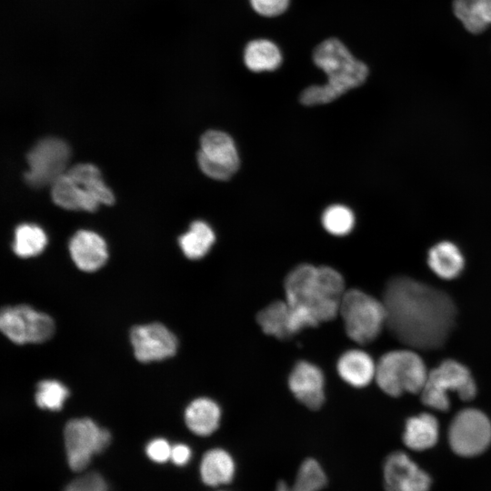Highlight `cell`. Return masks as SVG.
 <instances>
[{
  "instance_id": "obj_1",
  "label": "cell",
  "mask_w": 491,
  "mask_h": 491,
  "mask_svg": "<svg viewBox=\"0 0 491 491\" xmlns=\"http://www.w3.org/2000/svg\"><path fill=\"white\" fill-rule=\"evenodd\" d=\"M383 303L391 334L417 349H436L444 345L455 325L456 309L443 290L408 276L390 279Z\"/></svg>"
},
{
  "instance_id": "obj_2",
  "label": "cell",
  "mask_w": 491,
  "mask_h": 491,
  "mask_svg": "<svg viewBox=\"0 0 491 491\" xmlns=\"http://www.w3.org/2000/svg\"><path fill=\"white\" fill-rule=\"evenodd\" d=\"M286 301L309 314L317 324L333 320L338 314L345 290L342 275L327 266L301 264L293 268L284 283Z\"/></svg>"
},
{
  "instance_id": "obj_3",
  "label": "cell",
  "mask_w": 491,
  "mask_h": 491,
  "mask_svg": "<svg viewBox=\"0 0 491 491\" xmlns=\"http://www.w3.org/2000/svg\"><path fill=\"white\" fill-rule=\"evenodd\" d=\"M313 60L327 75L324 85L306 87L300 95L305 105L328 104L347 91L365 83L368 75L366 64L356 59L346 46L336 38H328L314 50Z\"/></svg>"
},
{
  "instance_id": "obj_4",
  "label": "cell",
  "mask_w": 491,
  "mask_h": 491,
  "mask_svg": "<svg viewBox=\"0 0 491 491\" xmlns=\"http://www.w3.org/2000/svg\"><path fill=\"white\" fill-rule=\"evenodd\" d=\"M427 375L418 354L412 350H394L379 359L375 380L383 392L396 397L405 393H420Z\"/></svg>"
},
{
  "instance_id": "obj_5",
  "label": "cell",
  "mask_w": 491,
  "mask_h": 491,
  "mask_svg": "<svg viewBox=\"0 0 491 491\" xmlns=\"http://www.w3.org/2000/svg\"><path fill=\"white\" fill-rule=\"evenodd\" d=\"M339 314L347 336L360 345L373 342L386 324L383 301L359 289L346 291Z\"/></svg>"
},
{
  "instance_id": "obj_6",
  "label": "cell",
  "mask_w": 491,
  "mask_h": 491,
  "mask_svg": "<svg viewBox=\"0 0 491 491\" xmlns=\"http://www.w3.org/2000/svg\"><path fill=\"white\" fill-rule=\"evenodd\" d=\"M449 393H456L464 401L473 399L476 394V385L470 371L453 359L443 361L428 372L420 392L423 404L439 411L449 409Z\"/></svg>"
},
{
  "instance_id": "obj_7",
  "label": "cell",
  "mask_w": 491,
  "mask_h": 491,
  "mask_svg": "<svg viewBox=\"0 0 491 491\" xmlns=\"http://www.w3.org/2000/svg\"><path fill=\"white\" fill-rule=\"evenodd\" d=\"M0 329L15 344H39L51 339L55 325L49 315L28 305H17L2 308Z\"/></svg>"
},
{
  "instance_id": "obj_8",
  "label": "cell",
  "mask_w": 491,
  "mask_h": 491,
  "mask_svg": "<svg viewBox=\"0 0 491 491\" xmlns=\"http://www.w3.org/2000/svg\"><path fill=\"white\" fill-rule=\"evenodd\" d=\"M67 462L74 471H82L92 456L103 452L110 444L111 435L87 417L69 420L64 429Z\"/></svg>"
},
{
  "instance_id": "obj_9",
  "label": "cell",
  "mask_w": 491,
  "mask_h": 491,
  "mask_svg": "<svg viewBox=\"0 0 491 491\" xmlns=\"http://www.w3.org/2000/svg\"><path fill=\"white\" fill-rule=\"evenodd\" d=\"M70 149L65 142L55 137L39 140L27 153L29 169L25 173V182L33 187L52 185L65 174Z\"/></svg>"
},
{
  "instance_id": "obj_10",
  "label": "cell",
  "mask_w": 491,
  "mask_h": 491,
  "mask_svg": "<svg viewBox=\"0 0 491 491\" xmlns=\"http://www.w3.org/2000/svg\"><path fill=\"white\" fill-rule=\"evenodd\" d=\"M448 440L453 451L459 456L478 455L491 443V421L478 409H463L450 424Z\"/></svg>"
},
{
  "instance_id": "obj_11",
  "label": "cell",
  "mask_w": 491,
  "mask_h": 491,
  "mask_svg": "<svg viewBox=\"0 0 491 491\" xmlns=\"http://www.w3.org/2000/svg\"><path fill=\"white\" fill-rule=\"evenodd\" d=\"M197 162L207 176L222 181L229 179L240 165L234 140L217 130H208L201 136Z\"/></svg>"
},
{
  "instance_id": "obj_12",
  "label": "cell",
  "mask_w": 491,
  "mask_h": 491,
  "mask_svg": "<svg viewBox=\"0 0 491 491\" xmlns=\"http://www.w3.org/2000/svg\"><path fill=\"white\" fill-rule=\"evenodd\" d=\"M130 342L135 357L142 363L172 357L178 347L175 334L158 322L133 326L130 330Z\"/></svg>"
},
{
  "instance_id": "obj_13",
  "label": "cell",
  "mask_w": 491,
  "mask_h": 491,
  "mask_svg": "<svg viewBox=\"0 0 491 491\" xmlns=\"http://www.w3.org/2000/svg\"><path fill=\"white\" fill-rule=\"evenodd\" d=\"M386 491H428L429 476L402 452L391 454L384 465Z\"/></svg>"
},
{
  "instance_id": "obj_14",
  "label": "cell",
  "mask_w": 491,
  "mask_h": 491,
  "mask_svg": "<svg viewBox=\"0 0 491 491\" xmlns=\"http://www.w3.org/2000/svg\"><path fill=\"white\" fill-rule=\"evenodd\" d=\"M325 376L316 365L302 360L292 368L288 387L293 396L306 407L319 409L325 402Z\"/></svg>"
},
{
  "instance_id": "obj_15",
  "label": "cell",
  "mask_w": 491,
  "mask_h": 491,
  "mask_svg": "<svg viewBox=\"0 0 491 491\" xmlns=\"http://www.w3.org/2000/svg\"><path fill=\"white\" fill-rule=\"evenodd\" d=\"M69 252L75 265L82 271L94 272L101 268L108 257L104 239L97 234L80 230L69 242Z\"/></svg>"
},
{
  "instance_id": "obj_16",
  "label": "cell",
  "mask_w": 491,
  "mask_h": 491,
  "mask_svg": "<svg viewBox=\"0 0 491 491\" xmlns=\"http://www.w3.org/2000/svg\"><path fill=\"white\" fill-rule=\"evenodd\" d=\"M376 364L366 351L354 348L344 352L336 362V371L347 385L361 388L376 376Z\"/></svg>"
},
{
  "instance_id": "obj_17",
  "label": "cell",
  "mask_w": 491,
  "mask_h": 491,
  "mask_svg": "<svg viewBox=\"0 0 491 491\" xmlns=\"http://www.w3.org/2000/svg\"><path fill=\"white\" fill-rule=\"evenodd\" d=\"M221 416L219 405L213 399L203 396L189 403L185 410L184 418L191 432L206 436L218 428Z\"/></svg>"
},
{
  "instance_id": "obj_18",
  "label": "cell",
  "mask_w": 491,
  "mask_h": 491,
  "mask_svg": "<svg viewBox=\"0 0 491 491\" xmlns=\"http://www.w3.org/2000/svg\"><path fill=\"white\" fill-rule=\"evenodd\" d=\"M51 186L53 201L65 209L93 212L99 205L93 195L78 185L66 173L59 176Z\"/></svg>"
},
{
  "instance_id": "obj_19",
  "label": "cell",
  "mask_w": 491,
  "mask_h": 491,
  "mask_svg": "<svg viewBox=\"0 0 491 491\" xmlns=\"http://www.w3.org/2000/svg\"><path fill=\"white\" fill-rule=\"evenodd\" d=\"M438 436L437 419L431 414L421 413L406 420L403 441L410 449L422 451L435 446Z\"/></svg>"
},
{
  "instance_id": "obj_20",
  "label": "cell",
  "mask_w": 491,
  "mask_h": 491,
  "mask_svg": "<svg viewBox=\"0 0 491 491\" xmlns=\"http://www.w3.org/2000/svg\"><path fill=\"white\" fill-rule=\"evenodd\" d=\"M427 264L437 276L451 280L457 277L463 271L465 259L460 249L454 243L442 241L430 248Z\"/></svg>"
},
{
  "instance_id": "obj_21",
  "label": "cell",
  "mask_w": 491,
  "mask_h": 491,
  "mask_svg": "<svg viewBox=\"0 0 491 491\" xmlns=\"http://www.w3.org/2000/svg\"><path fill=\"white\" fill-rule=\"evenodd\" d=\"M235 464L225 449L213 448L205 453L200 463L202 481L210 486L230 483L235 476Z\"/></svg>"
},
{
  "instance_id": "obj_22",
  "label": "cell",
  "mask_w": 491,
  "mask_h": 491,
  "mask_svg": "<svg viewBox=\"0 0 491 491\" xmlns=\"http://www.w3.org/2000/svg\"><path fill=\"white\" fill-rule=\"evenodd\" d=\"M261 329L268 336L286 339L294 335L291 324V309L287 302L275 301L256 315Z\"/></svg>"
},
{
  "instance_id": "obj_23",
  "label": "cell",
  "mask_w": 491,
  "mask_h": 491,
  "mask_svg": "<svg viewBox=\"0 0 491 491\" xmlns=\"http://www.w3.org/2000/svg\"><path fill=\"white\" fill-rule=\"evenodd\" d=\"M244 62L252 72L274 71L280 66L282 55L273 42L267 39H256L246 45Z\"/></svg>"
},
{
  "instance_id": "obj_24",
  "label": "cell",
  "mask_w": 491,
  "mask_h": 491,
  "mask_svg": "<svg viewBox=\"0 0 491 491\" xmlns=\"http://www.w3.org/2000/svg\"><path fill=\"white\" fill-rule=\"evenodd\" d=\"M453 10L471 33H481L491 25V0H454Z\"/></svg>"
},
{
  "instance_id": "obj_25",
  "label": "cell",
  "mask_w": 491,
  "mask_h": 491,
  "mask_svg": "<svg viewBox=\"0 0 491 491\" xmlns=\"http://www.w3.org/2000/svg\"><path fill=\"white\" fill-rule=\"evenodd\" d=\"M78 185L93 195L99 204L112 205L111 190L104 184L99 170L90 164H78L65 172Z\"/></svg>"
},
{
  "instance_id": "obj_26",
  "label": "cell",
  "mask_w": 491,
  "mask_h": 491,
  "mask_svg": "<svg viewBox=\"0 0 491 491\" xmlns=\"http://www.w3.org/2000/svg\"><path fill=\"white\" fill-rule=\"evenodd\" d=\"M215 239L212 228L203 221H195L190 229L179 237V246L189 259H200L210 250Z\"/></svg>"
},
{
  "instance_id": "obj_27",
  "label": "cell",
  "mask_w": 491,
  "mask_h": 491,
  "mask_svg": "<svg viewBox=\"0 0 491 491\" xmlns=\"http://www.w3.org/2000/svg\"><path fill=\"white\" fill-rule=\"evenodd\" d=\"M46 244L44 231L27 224L19 225L15 231L13 250L20 257H30L40 254Z\"/></svg>"
},
{
  "instance_id": "obj_28",
  "label": "cell",
  "mask_w": 491,
  "mask_h": 491,
  "mask_svg": "<svg viewBox=\"0 0 491 491\" xmlns=\"http://www.w3.org/2000/svg\"><path fill=\"white\" fill-rule=\"evenodd\" d=\"M69 396V390L57 380L46 379L36 386L35 404L42 409L59 411Z\"/></svg>"
},
{
  "instance_id": "obj_29",
  "label": "cell",
  "mask_w": 491,
  "mask_h": 491,
  "mask_svg": "<svg viewBox=\"0 0 491 491\" xmlns=\"http://www.w3.org/2000/svg\"><path fill=\"white\" fill-rule=\"evenodd\" d=\"M326 484V476L314 458L306 459L299 466L291 491H320Z\"/></svg>"
},
{
  "instance_id": "obj_30",
  "label": "cell",
  "mask_w": 491,
  "mask_h": 491,
  "mask_svg": "<svg viewBox=\"0 0 491 491\" xmlns=\"http://www.w3.org/2000/svg\"><path fill=\"white\" fill-rule=\"evenodd\" d=\"M322 224L327 232L335 235H345L355 225V215L346 206L333 205L322 215Z\"/></svg>"
},
{
  "instance_id": "obj_31",
  "label": "cell",
  "mask_w": 491,
  "mask_h": 491,
  "mask_svg": "<svg viewBox=\"0 0 491 491\" xmlns=\"http://www.w3.org/2000/svg\"><path fill=\"white\" fill-rule=\"evenodd\" d=\"M65 491H108V489L100 474L90 472L73 480Z\"/></svg>"
},
{
  "instance_id": "obj_32",
  "label": "cell",
  "mask_w": 491,
  "mask_h": 491,
  "mask_svg": "<svg viewBox=\"0 0 491 491\" xmlns=\"http://www.w3.org/2000/svg\"><path fill=\"white\" fill-rule=\"evenodd\" d=\"M290 0H250L252 8L263 16L272 17L283 14Z\"/></svg>"
},
{
  "instance_id": "obj_33",
  "label": "cell",
  "mask_w": 491,
  "mask_h": 491,
  "mask_svg": "<svg viewBox=\"0 0 491 491\" xmlns=\"http://www.w3.org/2000/svg\"><path fill=\"white\" fill-rule=\"evenodd\" d=\"M172 446L163 438H155L148 443L145 448L147 456L156 462L164 463L171 457Z\"/></svg>"
},
{
  "instance_id": "obj_34",
  "label": "cell",
  "mask_w": 491,
  "mask_h": 491,
  "mask_svg": "<svg viewBox=\"0 0 491 491\" xmlns=\"http://www.w3.org/2000/svg\"><path fill=\"white\" fill-rule=\"evenodd\" d=\"M191 449L185 444H177L172 446L170 459L177 466L185 465L191 458Z\"/></svg>"
},
{
  "instance_id": "obj_35",
  "label": "cell",
  "mask_w": 491,
  "mask_h": 491,
  "mask_svg": "<svg viewBox=\"0 0 491 491\" xmlns=\"http://www.w3.org/2000/svg\"><path fill=\"white\" fill-rule=\"evenodd\" d=\"M276 491H291V488L285 481H280L276 486Z\"/></svg>"
}]
</instances>
